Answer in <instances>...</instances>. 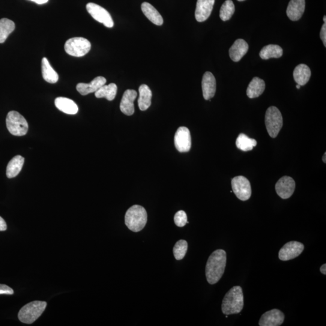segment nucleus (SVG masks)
Segmentation results:
<instances>
[{"label":"nucleus","instance_id":"obj_1","mask_svg":"<svg viewBox=\"0 0 326 326\" xmlns=\"http://www.w3.org/2000/svg\"><path fill=\"white\" fill-rule=\"evenodd\" d=\"M227 264V254L223 250H217L211 254L205 267L207 282L214 285L223 277Z\"/></svg>","mask_w":326,"mask_h":326},{"label":"nucleus","instance_id":"obj_2","mask_svg":"<svg viewBox=\"0 0 326 326\" xmlns=\"http://www.w3.org/2000/svg\"><path fill=\"white\" fill-rule=\"evenodd\" d=\"M244 307L243 291L241 286L233 287L227 293L222 303V311L226 315L240 313Z\"/></svg>","mask_w":326,"mask_h":326},{"label":"nucleus","instance_id":"obj_3","mask_svg":"<svg viewBox=\"0 0 326 326\" xmlns=\"http://www.w3.org/2000/svg\"><path fill=\"white\" fill-rule=\"evenodd\" d=\"M147 221V212L144 207L139 205H134L129 208L125 216L126 226L133 232L141 231Z\"/></svg>","mask_w":326,"mask_h":326},{"label":"nucleus","instance_id":"obj_4","mask_svg":"<svg viewBox=\"0 0 326 326\" xmlns=\"http://www.w3.org/2000/svg\"><path fill=\"white\" fill-rule=\"evenodd\" d=\"M46 307V301H32L20 309L18 316L21 322L25 324H32L43 314Z\"/></svg>","mask_w":326,"mask_h":326},{"label":"nucleus","instance_id":"obj_5","mask_svg":"<svg viewBox=\"0 0 326 326\" xmlns=\"http://www.w3.org/2000/svg\"><path fill=\"white\" fill-rule=\"evenodd\" d=\"M7 127L11 134L15 136H23L28 133V122L19 113L12 111L8 114Z\"/></svg>","mask_w":326,"mask_h":326},{"label":"nucleus","instance_id":"obj_6","mask_svg":"<svg viewBox=\"0 0 326 326\" xmlns=\"http://www.w3.org/2000/svg\"><path fill=\"white\" fill-rule=\"evenodd\" d=\"M265 125L269 135L276 138L283 127V118L279 109L271 106L265 114Z\"/></svg>","mask_w":326,"mask_h":326},{"label":"nucleus","instance_id":"obj_7","mask_svg":"<svg viewBox=\"0 0 326 326\" xmlns=\"http://www.w3.org/2000/svg\"><path fill=\"white\" fill-rule=\"evenodd\" d=\"M90 42L86 38L75 37L69 39L65 44L64 49L68 55L75 57H82L91 50Z\"/></svg>","mask_w":326,"mask_h":326},{"label":"nucleus","instance_id":"obj_8","mask_svg":"<svg viewBox=\"0 0 326 326\" xmlns=\"http://www.w3.org/2000/svg\"><path fill=\"white\" fill-rule=\"evenodd\" d=\"M233 192L239 199L245 201L250 198L252 190L249 180L243 176H236L232 180Z\"/></svg>","mask_w":326,"mask_h":326},{"label":"nucleus","instance_id":"obj_9","mask_svg":"<svg viewBox=\"0 0 326 326\" xmlns=\"http://www.w3.org/2000/svg\"><path fill=\"white\" fill-rule=\"evenodd\" d=\"M86 10L95 20L102 23L106 28H112L114 26V22L112 16L105 9L100 6L89 3L86 5Z\"/></svg>","mask_w":326,"mask_h":326},{"label":"nucleus","instance_id":"obj_10","mask_svg":"<svg viewBox=\"0 0 326 326\" xmlns=\"http://www.w3.org/2000/svg\"><path fill=\"white\" fill-rule=\"evenodd\" d=\"M304 249V245L301 242H289L281 248L279 253V258L282 261L294 259L300 256Z\"/></svg>","mask_w":326,"mask_h":326},{"label":"nucleus","instance_id":"obj_11","mask_svg":"<svg viewBox=\"0 0 326 326\" xmlns=\"http://www.w3.org/2000/svg\"><path fill=\"white\" fill-rule=\"evenodd\" d=\"M175 146L179 152H187L190 150L191 139L189 130L186 127H179L175 135Z\"/></svg>","mask_w":326,"mask_h":326},{"label":"nucleus","instance_id":"obj_12","mask_svg":"<svg viewBox=\"0 0 326 326\" xmlns=\"http://www.w3.org/2000/svg\"><path fill=\"white\" fill-rule=\"evenodd\" d=\"M275 188L278 195L281 198L288 199L294 192L295 182L290 176H283L277 182Z\"/></svg>","mask_w":326,"mask_h":326},{"label":"nucleus","instance_id":"obj_13","mask_svg":"<svg viewBox=\"0 0 326 326\" xmlns=\"http://www.w3.org/2000/svg\"><path fill=\"white\" fill-rule=\"evenodd\" d=\"M285 315L279 309H274L263 314L259 322L260 326H279L283 324Z\"/></svg>","mask_w":326,"mask_h":326},{"label":"nucleus","instance_id":"obj_14","mask_svg":"<svg viewBox=\"0 0 326 326\" xmlns=\"http://www.w3.org/2000/svg\"><path fill=\"white\" fill-rule=\"evenodd\" d=\"M215 0H198L195 11L197 22H204L210 16Z\"/></svg>","mask_w":326,"mask_h":326},{"label":"nucleus","instance_id":"obj_15","mask_svg":"<svg viewBox=\"0 0 326 326\" xmlns=\"http://www.w3.org/2000/svg\"><path fill=\"white\" fill-rule=\"evenodd\" d=\"M203 96L206 100H210L214 96L216 91V82L213 74L207 71L204 74L202 80Z\"/></svg>","mask_w":326,"mask_h":326},{"label":"nucleus","instance_id":"obj_16","mask_svg":"<svg viewBox=\"0 0 326 326\" xmlns=\"http://www.w3.org/2000/svg\"><path fill=\"white\" fill-rule=\"evenodd\" d=\"M137 96V92L133 89H127L125 91L121 100V112L127 116H132L135 112L134 108V101H135Z\"/></svg>","mask_w":326,"mask_h":326},{"label":"nucleus","instance_id":"obj_17","mask_svg":"<svg viewBox=\"0 0 326 326\" xmlns=\"http://www.w3.org/2000/svg\"><path fill=\"white\" fill-rule=\"evenodd\" d=\"M106 80L102 76L95 77L89 83H80L76 86V89L80 94L86 95L96 92L101 86L105 85Z\"/></svg>","mask_w":326,"mask_h":326},{"label":"nucleus","instance_id":"obj_18","mask_svg":"<svg viewBox=\"0 0 326 326\" xmlns=\"http://www.w3.org/2000/svg\"><path fill=\"white\" fill-rule=\"evenodd\" d=\"M304 10L305 0H291L287 8V16L293 22H297L303 16Z\"/></svg>","mask_w":326,"mask_h":326},{"label":"nucleus","instance_id":"obj_19","mask_svg":"<svg viewBox=\"0 0 326 326\" xmlns=\"http://www.w3.org/2000/svg\"><path fill=\"white\" fill-rule=\"evenodd\" d=\"M248 44L242 39H238L232 45L229 50L230 58L234 62H239L246 55L248 50Z\"/></svg>","mask_w":326,"mask_h":326},{"label":"nucleus","instance_id":"obj_20","mask_svg":"<svg viewBox=\"0 0 326 326\" xmlns=\"http://www.w3.org/2000/svg\"><path fill=\"white\" fill-rule=\"evenodd\" d=\"M55 103L57 108L67 115H76L79 111L76 103L70 98L59 97L56 98Z\"/></svg>","mask_w":326,"mask_h":326},{"label":"nucleus","instance_id":"obj_21","mask_svg":"<svg viewBox=\"0 0 326 326\" xmlns=\"http://www.w3.org/2000/svg\"><path fill=\"white\" fill-rule=\"evenodd\" d=\"M142 11L143 14L150 20L152 23L157 26H161L163 24V19L158 11L153 6L147 2L143 3Z\"/></svg>","mask_w":326,"mask_h":326},{"label":"nucleus","instance_id":"obj_22","mask_svg":"<svg viewBox=\"0 0 326 326\" xmlns=\"http://www.w3.org/2000/svg\"><path fill=\"white\" fill-rule=\"evenodd\" d=\"M293 76L298 85L304 86L309 82L310 78V68L306 64H299L295 68Z\"/></svg>","mask_w":326,"mask_h":326},{"label":"nucleus","instance_id":"obj_23","mask_svg":"<svg viewBox=\"0 0 326 326\" xmlns=\"http://www.w3.org/2000/svg\"><path fill=\"white\" fill-rule=\"evenodd\" d=\"M265 89V83L264 80L259 77H254L250 83L247 89V94L250 98L258 97L263 94Z\"/></svg>","mask_w":326,"mask_h":326},{"label":"nucleus","instance_id":"obj_24","mask_svg":"<svg viewBox=\"0 0 326 326\" xmlns=\"http://www.w3.org/2000/svg\"><path fill=\"white\" fill-rule=\"evenodd\" d=\"M139 98L138 100L139 107L141 111L147 110L151 105L152 97V91L148 85L145 84L140 86Z\"/></svg>","mask_w":326,"mask_h":326},{"label":"nucleus","instance_id":"obj_25","mask_svg":"<svg viewBox=\"0 0 326 326\" xmlns=\"http://www.w3.org/2000/svg\"><path fill=\"white\" fill-rule=\"evenodd\" d=\"M25 163V158L17 155L8 163L7 168V176L9 178H13L19 174Z\"/></svg>","mask_w":326,"mask_h":326},{"label":"nucleus","instance_id":"obj_26","mask_svg":"<svg viewBox=\"0 0 326 326\" xmlns=\"http://www.w3.org/2000/svg\"><path fill=\"white\" fill-rule=\"evenodd\" d=\"M42 74L46 82L55 83L58 81L59 76L56 71L53 69L46 58L42 59Z\"/></svg>","mask_w":326,"mask_h":326},{"label":"nucleus","instance_id":"obj_27","mask_svg":"<svg viewBox=\"0 0 326 326\" xmlns=\"http://www.w3.org/2000/svg\"><path fill=\"white\" fill-rule=\"evenodd\" d=\"M283 49L278 45L270 44L265 46L260 51V57L262 59L279 58L283 55Z\"/></svg>","mask_w":326,"mask_h":326},{"label":"nucleus","instance_id":"obj_28","mask_svg":"<svg viewBox=\"0 0 326 326\" xmlns=\"http://www.w3.org/2000/svg\"><path fill=\"white\" fill-rule=\"evenodd\" d=\"M117 92H118V86L115 83H112L101 86L95 92V96L97 98H106L107 100L112 101L115 99Z\"/></svg>","mask_w":326,"mask_h":326},{"label":"nucleus","instance_id":"obj_29","mask_svg":"<svg viewBox=\"0 0 326 326\" xmlns=\"http://www.w3.org/2000/svg\"><path fill=\"white\" fill-rule=\"evenodd\" d=\"M236 145L240 150L247 152L253 150L257 146V141L255 139L249 138L244 134H240L236 139Z\"/></svg>","mask_w":326,"mask_h":326},{"label":"nucleus","instance_id":"obj_30","mask_svg":"<svg viewBox=\"0 0 326 326\" xmlns=\"http://www.w3.org/2000/svg\"><path fill=\"white\" fill-rule=\"evenodd\" d=\"M15 29L16 25L13 21L8 19L0 20V43H4Z\"/></svg>","mask_w":326,"mask_h":326},{"label":"nucleus","instance_id":"obj_31","mask_svg":"<svg viewBox=\"0 0 326 326\" xmlns=\"http://www.w3.org/2000/svg\"><path fill=\"white\" fill-rule=\"evenodd\" d=\"M235 7L232 0H226L221 7L220 16L223 22L229 20L234 14Z\"/></svg>","mask_w":326,"mask_h":326},{"label":"nucleus","instance_id":"obj_32","mask_svg":"<svg viewBox=\"0 0 326 326\" xmlns=\"http://www.w3.org/2000/svg\"><path fill=\"white\" fill-rule=\"evenodd\" d=\"M188 250V244L185 240H179L175 245L173 249L176 260H180L184 259Z\"/></svg>","mask_w":326,"mask_h":326},{"label":"nucleus","instance_id":"obj_33","mask_svg":"<svg viewBox=\"0 0 326 326\" xmlns=\"http://www.w3.org/2000/svg\"><path fill=\"white\" fill-rule=\"evenodd\" d=\"M174 222L176 226L183 227L188 223L186 213L183 210L178 211L174 216Z\"/></svg>","mask_w":326,"mask_h":326},{"label":"nucleus","instance_id":"obj_34","mask_svg":"<svg viewBox=\"0 0 326 326\" xmlns=\"http://www.w3.org/2000/svg\"><path fill=\"white\" fill-rule=\"evenodd\" d=\"M14 293V290L10 286L0 284V294L13 295Z\"/></svg>","mask_w":326,"mask_h":326},{"label":"nucleus","instance_id":"obj_35","mask_svg":"<svg viewBox=\"0 0 326 326\" xmlns=\"http://www.w3.org/2000/svg\"><path fill=\"white\" fill-rule=\"evenodd\" d=\"M320 38H321L323 44L326 47V23L322 25L321 32H320Z\"/></svg>","mask_w":326,"mask_h":326},{"label":"nucleus","instance_id":"obj_36","mask_svg":"<svg viewBox=\"0 0 326 326\" xmlns=\"http://www.w3.org/2000/svg\"><path fill=\"white\" fill-rule=\"evenodd\" d=\"M7 230V224L4 218L0 216V232H4Z\"/></svg>","mask_w":326,"mask_h":326},{"label":"nucleus","instance_id":"obj_37","mask_svg":"<svg viewBox=\"0 0 326 326\" xmlns=\"http://www.w3.org/2000/svg\"><path fill=\"white\" fill-rule=\"evenodd\" d=\"M30 1L35 2L38 5H44L47 4L49 0H30Z\"/></svg>","mask_w":326,"mask_h":326},{"label":"nucleus","instance_id":"obj_38","mask_svg":"<svg viewBox=\"0 0 326 326\" xmlns=\"http://www.w3.org/2000/svg\"><path fill=\"white\" fill-rule=\"evenodd\" d=\"M320 271H321V273L322 274L325 275L326 274V265L324 264L322 265L320 268Z\"/></svg>","mask_w":326,"mask_h":326},{"label":"nucleus","instance_id":"obj_39","mask_svg":"<svg viewBox=\"0 0 326 326\" xmlns=\"http://www.w3.org/2000/svg\"><path fill=\"white\" fill-rule=\"evenodd\" d=\"M325 155H326V153H324V155H323V157H322V161L324 163H325V161H325Z\"/></svg>","mask_w":326,"mask_h":326},{"label":"nucleus","instance_id":"obj_40","mask_svg":"<svg viewBox=\"0 0 326 326\" xmlns=\"http://www.w3.org/2000/svg\"><path fill=\"white\" fill-rule=\"evenodd\" d=\"M300 87H301V86L300 85L297 84V85H296V88H297V89H300Z\"/></svg>","mask_w":326,"mask_h":326},{"label":"nucleus","instance_id":"obj_41","mask_svg":"<svg viewBox=\"0 0 326 326\" xmlns=\"http://www.w3.org/2000/svg\"><path fill=\"white\" fill-rule=\"evenodd\" d=\"M323 21H324V23H326V17L325 16H324V17H323Z\"/></svg>","mask_w":326,"mask_h":326},{"label":"nucleus","instance_id":"obj_42","mask_svg":"<svg viewBox=\"0 0 326 326\" xmlns=\"http://www.w3.org/2000/svg\"><path fill=\"white\" fill-rule=\"evenodd\" d=\"M238 1H239V2H244V1H245V0H238Z\"/></svg>","mask_w":326,"mask_h":326}]
</instances>
